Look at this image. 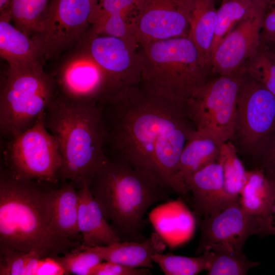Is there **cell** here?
Returning a JSON list of instances; mask_svg holds the SVG:
<instances>
[{
  "mask_svg": "<svg viewBox=\"0 0 275 275\" xmlns=\"http://www.w3.org/2000/svg\"><path fill=\"white\" fill-rule=\"evenodd\" d=\"M69 274L57 257L41 258L35 275Z\"/></svg>",
  "mask_w": 275,
  "mask_h": 275,
  "instance_id": "35",
  "label": "cell"
},
{
  "mask_svg": "<svg viewBox=\"0 0 275 275\" xmlns=\"http://www.w3.org/2000/svg\"><path fill=\"white\" fill-rule=\"evenodd\" d=\"M271 8L266 12L261 32V42L268 45L275 42V0H272Z\"/></svg>",
  "mask_w": 275,
  "mask_h": 275,
  "instance_id": "34",
  "label": "cell"
},
{
  "mask_svg": "<svg viewBox=\"0 0 275 275\" xmlns=\"http://www.w3.org/2000/svg\"><path fill=\"white\" fill-rule=\"evenodd\" d=\"M215 0H195L188 38L197 48L204 66L211 69V49L217 21Z\"/></svg>",
  "mask_w": 275,
  "mask_h": 275,
  "instance_id": "20",
  "label": "cell"
},
{
  "mask_svg": "<svg viewBox=\"0 0 275 275\" xmlns=\"http://www.w3.org/2000/svg\"><path fill=\"white\" fill-rule=\"evenodd\" d=\"M42 61L8 64L1 80L0 130L11 138L29 129L48 107L58 91Z\"/></svg>",
  "mask_w": 275,
  "mask_h": 275,
  "instance_id": "6",
  "label": "cell"
},
{
  "mask_svg": "<svg viewBox=\"0 0 275 275\" xmlns=\"http://www.w3.org/2000/svg\"><path fill=\"white\" fill-rule=\"evenodd\" d=\"M97 0H50L30 38L44 61L76 47L88 32Z\"/></svg>",
  "mask_w": 275,
  "mask_h": 275,
  "instance_id": "8",
  "label": "cell"
},
{
  "mask_svg": "<svg viewBox=\"0 0 275 275\" xmlns=\"http://www.w3.org/2000/svg\"><path fill=\"white\" fill-rule=\"evenodd\" d=\"M266 219L271 229L272 235H275V200Z\"/></svg>",
  "mask_w": 275,
  "mask_h": 275,
  "instance_id": "36",
  "label": "cell"
},
{
  "mask_svg": "<svg viewBox=\"0 0 275 275\" xmlns=\"http://www.w3.org/2000/svg\"><path fill=\"white\" fill-rule=\"evenodd\" d=\"M274 132L275 96L246 71L238 95L233 140L255 160Z\"/></svg>",
  "mask_w": 275,
  "mask_h": 275,
  "instance_id": "10",
  "label": "cell"
},
{
  "mask_svg": "<svg viewBox=\"0 0 275 275\" xmlns=\"http://www.w3.org/2000/svg\"><path fill=\"white\" fill-rule=\"evenodd\" d=\"M245 65L226 75H213L185 103L188 117L197 131L223 144L235 135L237 102Z\"/></svg>",
  "mask_w": 275,
  "mask_h": 275,
  "instance_id": "7",
  "label": "cell"
},
{
  "mask_svg": "<svg viewBox=\"0 0 275 275\" xmlns=\"http://www.w3.org/2000/svg\"><path fill=\"white\" fill-rule=\"evenodd\" d=\"M50 0H10L9 12L13 25L30 37Z\"/></svg>",
  "mask_w": 275,
  "mask_h": 275,
  "instance_id": "29",
  "label": "cell"
},
{
  "mask_svg": "<svg viewBox=\"0 0 275 275\" xmlns=\"http://www.w3.org/2000/svg\"><path fill=\"white\" fill-rule=\"evenodd\" d=\"M76 47L53 75L58 93L102 103L120 90L83 47L78 44Z\"/></svg>",
  "mask_w": 275,
  "mask_h": 275,
  "instance_id": "11",
  "label": "cell"
},
{
  "mask_svg": "<svg viewBox=\"0 0 275 275\" xmlns=\"http://www.w3.org/2000/svg\"><path fill=\"white\" fill-rule=\"evenodd\" d=\"M80 244L56 228L49 191L40 188L33 180L1 172L0 248L33 252L44 258L62 255Z\"/></svg>",
  "mask_w": 275,
  "mask_h": 275,
  "instance_id": "2",
  "label": "cell"
},
{
  "mask_svg": "<svg viewBox=\"0 0 275 275\" xmlns=\"http://www.w3.org/2000/svg\"><path fill=\"white\" fill-rule=\"evenodd\" d=\"M98 254L103 261L119 263L133 267L153 268L152 256L162 253L166 249L164 241L157 233L141 241H125L107 245L84 246Z\"/></svg>",
  "mask_w": 275,
  "mask_h": 275,
  "instance_id": "19",
  "label": "cell"
},
{
  "mask_svg": "<svg viewBox=\"0 0 275 275\" xmlns=\"http://www.w3.org/2000/svg\"><path fill=\"white\" fill-rule=\"evenodd\" d=\"M268 4L258 6L222 39L212 54L213 75L231 74L245 65L260 47L261 32Z\"/></svg>",
  "mask_w": 275,
  "mask_h": 275,
  "instance_id": "15",
  "label": "cell"
},
{
  "mask_svg": "<svg viewBox=\"0 0 275 275\" xmlns=\"http://www.w3.org/2000/svg\"><path fill=\"white\" fill-rule=\"evenodd\" d=\"M148 268L133 267L119 263L102 262L95 266L91 275H147L152 273Z\"/></svg>",
  "mask_w": 275,
  "mask_h": 275,
  "instance_id": "32",
  "label": "cell"
},
{
  "mask_svg": "<svg viewBox=\"0 0 275 275\" xmlns=\"http://www.w3.org/2000/svg\"><path fill=\"white\" fill-rule=\"evenodd\" d=\"M41 258L33 252L0 248V274L35 275Z\"/></svg>",
  "mask_w": 275,
  "mask_h": 275,
  "instance_id": "30",
  "label": "cell"
},
{
  "mask_svg": "<svg viewBox=\"0 0 275 275\" xmlns=\"http://www.w3.org/2000/svg\"><path fill=\"white\" fill-rule=\"evenodd\" d=\"M140 85L124 88L100 104L107 130L105 145L114 158L126 161L145 179L162 187L155 170L154 149L169 127L186 112L185 104Z\"/></svg>",
  "mask_w": 275,
  "mask_h": 275,
  "instance_id": "1",
  "label": "cell"
},
{
  "mask_svg": "<svg viewBox=\"0 0 275 275\" xmlns=\"http://www.w3.org/2000/svg\"><path fill=\"white\" fill-rule=\"evenodd\" d=\"M10 0H0V12L9 11Z\"/></svg>",
  "mask_w": 275,
  "mask_h": 275,
  "instance_id": "37",
  "label": "cell"
},
{
  "mask_svg": "<svg viewBox=\"0 0 275 275\" xmlns=\"http://www.w3.org/2000/svg\"><path fill=\"white\" fill-rule=\"evenodd\" d=\"M195 0H140L134 26L138 44L188 37Z\"/></svg>",
  "mask_w": 275,
  "mask_h": 275,
  "instance_id": "13",
  "label": "cell"
},
{
  "mask_svg": "<svg viewBox=\"0 0 275 275\" xmlns=\"http://www.w3.org/2000/svg\"><path fill=\"white\" fill-rule=\"evenodd\" d=\"M15 177L56 183L62 158L57 141L45 126V112L29 129L11 139L4 152Z\"/></svg>",
  "mask_w": 275,
  "mask_h": 275,
  "instance_id": "9",
  "label": "cell"
},
{
  "mask_svg": "<svg viewBox=\"0 0 275 275\" xmlns=\"http://www.w3.org/2000/svg\"><path fill=\"white\" fill-rule=\"evenodd\" d=\"M9 12H1L0 56L8 64L45 61L31 39L14 25Z\"/></svg>",
  "mask_w": 275,
  "mask_h": 275,
  "instance_id": "21",
  "label": "cell"
},
{
  "mask_svg": "<svg viewBox=\"0 0 275 275\" xmlns=\"http://www.w3.org/2000/svg\"><path fill=\"white\" fill-rule=\"evenodd\" d=\"M49 201L52 220L57 230L73 240L78 238V199L77 191L70 183L49 191Z\"/></svg>",
  "mask_w": 275,
  "mask_h": 275,
  "instance_id": "22",
  "label": "cell"
},
{
  "mask_svg": "<svg viewBox=\"0 0 275 275\" xmlns=\"http://www.w3.org/2000/svg\"><path fill=\"white\" fill-rule=\"evenodd\" d=\"M272 45V46L273 47V48H272V49L275 52V42L270 44Z\"/></svg>",
  "mask_w": 275,
  "mask_h": 275,
  "instance_id": "38",
  "label": "cell"
},
{
  "mask_svg": "<svg viewBox=\"0 0 275 275\" xmlns=\"http://www.w3.org/2000/svg\"><path fill=\"white\" fill-rule=\"evenodd\" d=\"M120 89L140 81L138 45L122 38L87 32L78 44Z\"/></svg>",
  "mask_w": 275,
  "mask_h": 275,
  "instance_id": "14",
  "label": "cell"
},
{
  "mask_svg": "<svg viewBox=\"0 0 275 275\" xmlns=\"http://www.w3.org/2000/svg\"><path fill=\"white\" fill-rule=\"evenodd\" d=\"M141 46L140 82L172 100L185 104L212 75L188 37L157 40Z\"/></svg>",
  "mask_w": 275,
  "mask_h": 275,
  "instance_id": "5",
  "label": "cell"
},
{
  "mask_svg": "<svg viewBox=\"0 0 275 275\" xmlns=\"http://www.w3.org/2000/svg\"><path fill=\"white\" fill-rule=\"evenodd\" d=\"M260 4L251 0H222L217 10V21L212 45L211 58L222 39L242 19L248 15Z\"/></svg>",
  "mask_w": 275,
  "mask_h": 275,
  "instance_id": "25",
  "label": "cell"
},
{
  "mask_svg": "<svg viewBox=\"0 0 275 275\" xmlns=\"http://www.w3.org/2000/svg\"><path fill=\"white\" fill-rule=\"evenodd\" d=\"M152 259L167 275H195L202 270H206L209 263V256L206 252L198 257L156 253Z\"/></svg>",
  "mask_w": 275,
  "mask_h": 275,
  "instance_id": "27",
  "label": "cell"
},
{
  "mask_svg": "<svg viewBox=\"0 0 275 275\" xmlns=\"http://www.w3.org/2000/svg\"><path fill=\"white\" fill-rule=\"evenodd\" d=\"M45 126L62 156L59 179L78 189L90 187L108 158L104 152L107 130L100 104L58 92L46 109Z\"/></svg>",
  "mask_w": 275,
  "mask_h": 275,
  "instance_id": "3",
  "label": "cell"
},
{
  "mask_svg": "<svg viewBox=\"0 0 275 275\" xmlns=\"http://www.w3.org/2000/svg\"><path fill=\"white\" fill-rule=\"evenodd\" d=\"M97 1L98 2H99V1H103V0H97Z\"/></svg>",
  "mask_w": 275,
  "mask_h": 275,
  "instance_id": "39",
  "label": "cell"
},
{
  "mask_svg": "<svg viewBox=\"0 0 275 275\" xmlns=\"http://www.w3.org/2000/svg\"><path fill=\"white\" fill-rule=\"evenodd\" d=\"M204 252L209 256L208 275H244L260 264L225 242L211 244Z\"/></svg>",
  "mask_w": 275,
  "mask_h": 275,
  "instance_id": "24",
  "label": "cell"
},
{
  "mask_svg": "<svg viewBox=\"0 0 275 275\" xmlns=\"http://www.w3.org/2000/svg\"><path fill=\"white\" fill-rule=\"evenodd\" d=\"M78 199V227L81 235V245L103 246L121 241L107 220L89 186L77 191Z\"/></svg>",
  "mask_w": 275,
  "mask_h": 275,
  "instance_id": "17",
  "label": "cell"
},
{
  "mask_svg": "<svg viewBox=\"0 0 275 275\" xmlns=\"http://www.w3.org/2000/svg\"><path fill=\"white\" fill-rule=\"evenodd\" d=\"M200 230L197 255H202L211 244L225 242L242 252L247 239L253 235H271L267 219L253 214L240 201L217 214L198 219Z\"/></svg>",
  "mask_w": 275,
  "mask_h": 275,
  "instance_id": "12",
  "label": "cell"
},
{
  "mask_svg": "<svg viewBox=\"0 0 275 275\" xmlns=\"http://www.w3.org/2000/svg\"><path fill=\"white\" fill-rule=\"evenodd\" d=\"M255 161L256 168L262 169L265 173L275 178V132Z\"/></svg>",
  "mask_w": 275,
  "mask_h": 275,
  "instance_id": "33",
  "label": "cell"
},
{
  "mask_svg": "<svg viewBox=\"0 0 275 275\" xmlns=\"http://www.w3.org/2000/svg\"><path fill=\"white\" fill-rule=\"evenodd\" d=\"M240 197L245 209L267 218L275 200V180L259 168L247 171Z\"/></svg>",
  "mask_w": 275,
  "mask_h": 275,
  "instance_id": "23",
  "label": "cell"
},
{
  "mask_svg": "<svg viewBox=\"0 0 275 275\" xmlns=\"http://www.w3.org/2000/svg\"><path fill=\"white\" fill-rule=\"evenodd\" d=\"M217 161L223 167L226 192L232 198L239 199L246 180L247 171L238 157L236 146L232 141L222 145Z\"/></svg>",
  "mask_w": 275,
  "mask_h": 275,
  "instance_id": "26",
  "label": "cell"
},
{
  "mask_svg": "<svg viewBox=\"0 0 275 275\" xmlns=\"http://www.w3.org/2000/svg\"><path fill=\"white\" fill-rule=\"evenodd\" d=\"M222 144L197 130L187 141L181 153L175 176V191L185 196L189 190L184 179L206 166L217 161Z\"/></svg>",
  "mask_w": 275,
  "mask_h": 275,
  "instance_id": "18",
  "label": "cell"
},
{
  "mask_svg": "<svg viewBox=\"0 0 275 275\" xmlns=\"http://www.w3.org/2000/svg\"><path fill=\"white\" fill-rule=\"evenodd\" d=\"M184 183L192 194L196 212L203 217L215 215L240 201L226 192L223 167L218 161L187 177Z\"/></svg>",
  "mask_w": 275,
  "mask_h": 275,
  "instance_id": "16",
  "label": "cell"
},
{
  "mask_svg": "<svg viewBox=\"0 0 275 275\" xmlns=\"http://www.w3.org/2000/svg\"><path fill=\"white\" fill-rule=\"evenodd\" d=\"M89 188L121 240L138 242L146 239L143 231L147 211L168 200L171 191L150 182L126 161L116 158H107Z\"/></svg>",
  "mask_w": 275,
  "mask_h": 275,
  "instance_id": "4",
  "label": "cell"
},
{
  "mask_svg": "<svg viewBox=\"0 0 275 275\" xmlns=\"http://www.w3.org/2000/svg\"><path fill=\"white\" fill-rule=\"evenodd\" d=\"M57 258L69 274L76 275H91L94 268L104 261L96 253L80 246Z\"/></svg>",
  "mask_w": 275,
  "mask_h": 275,
  "instance_id": "31",
  "label": "cell"
},
{
  "mask_svg": "<svg viewBox=\"0 0 275 275\" xmlns=\"http://www.w3.org/2000/svg\"><path fill=\"white\" fill-rule=\"evenodd\" d=\"M245 67L249 75L275 96V52L268 45L261 43Z\"/></svg>",
  "mask_w": 275,
  "mask_h": 275,
  "instance_id": "28",
  "label": "cell"
}]
</instances>
